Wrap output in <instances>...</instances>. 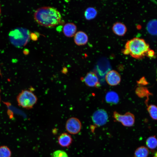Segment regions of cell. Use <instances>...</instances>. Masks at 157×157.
<instances>
[{"instance_id": "14", "label": "cell", "mask_w": 157, "mask_h": 157, "mask_svg": "<svg viewBox=\"0 0 157 157\" xmlns=\"http://www.w3.org/2000/svg\"><path fill=\"white\" fill-rule=\"evenodd\" d=\"M106 102L109 104H116L119 101V97L117 94L113 91H110L106 93L105 96Z\"/></svg>"}, {"instance_id": "4", "label": "cell", "mask_w": 157, "mask_h": 157, "mask_svg": "<svg viewBox=\"0 0 157 157\" xmlns=\"http://www.w3.org/2000/svg\"><path fill=\"white\" fill-rule=\"evenodd\" d=\"M17 100L19 106L28 109L32 108L36 104L38 98L31 91L24 90L17 96Z\"/></svg>"}, {"instance_id": "15", "label": "cell", "mask_w": 157, "mask_h": 157, "mask_svg": "<svg viewBox=\"0 0 157 157\" xmlns=\"http://www.w3.org/2000/svg\"><path fill=\"white\" fill-rule=\"evenodd\" d=\"M97 14V10L95 8L92 7H89L86 9L84 16L86 19L90 20L94 18Z\"/></svg>"}, {"instance_id": "3", "label": "cell", "mask_w": 157, "mask_h": 157, "mask_svg": "<svg viewBox=\"0 0 157 157\" xmlns=\"http://www.w3.org/2000/svg\"><path fill=\"white\" fill-rule=\"evenodd\" d=\"M9 36L12 44L17 47L21 48L25 46L28 42L30 33L27 29L20 27L10 31Z\"/></svg>"}, {"instance_id": "12", "label": "cell", "mask_w": 157, "mask_h": 157, "mask_svg": "<svg viewBox=\"0 0 157 157\" xmlns=\"http://www.w3.org/2000/svg\"><path fill=\"white\" fill-rule=\"evenodd\" d=\"M76 29V26L74 24L68 23L64 25L63 32L64 35L67 37H71L75 35Z\"/></svg>"}, {"instance_id": "22", "label": "cell", "mask_w": 157, "mask_h": 157, "mask_svg": "<svg viewBox=\"0 0 157 157\" xmlns=\"http://www.w3.org/2000/svg\"><path fill=\"white\" fill-rule=\"evenodd\" d=\"M154 51L150 49L148 51L147 55L149 57H152L154 56Z\"/></svg>"}, {"instance_id": "21", "label": "cell", "mask_w": 157, "mask_h": 157, "mask_svg": "<svg viewBox=\"0 0 157 157\" xmlns=\"http://www.w3.org/2000/svg\"><path fill=\"white\" fill-rule=\"evenodd\" d=\"M51 157H68L67 153L64 151L58 150L54 151L51 154Z\"/></svg>"}, {"instance_id": "26", "label": "cell", "mask_w": 157, "mask_h": 157, "mask_svg": "<svg viewBox=\"0 0 157 157\" xmlns=\"http://www.w3.org/2000/svg\"><path fill=\"white\" fill-rule=\"evenodd\" d=\"M156 73H157V70H156Z\"/></svg>"}, {"instance_id": "2", "label": "cell", "mask_w": 157, "mask_h": 157, "mask_svg": "<svg viewBox=\"0 0 157 157\" xmlns=\"http://www.w3.org/2000/svg\"><path fill=\"white\" fill-rule=\"evenodd\" d=\"M149 50V45L144 39L135 37L127 42L122 52L134 58L140 59L147 55Z\"/></svg>"}, {"instance_id": "28", "label": "cell", "mask_w": 157, "mask_h": 157, "mask_svg": "<svg viewBox=\"0 0 157 157\" xmlns=\"http://www.w3.org/2000/svg\"></svg>"}, {"instance_id": "7", "label": "cell", "mask_w": 157, "mask_h": 157, "mask_svg": "<svg viewBox=\"0 0 157 157\" xmlns=\"http://www.w3.org/2000/svg\"><path fill=\"white\" fill-rule=\"evenodd\" d=\"M81 124L80 120L75 117L69 118L65 124V128L69 133L76 134L78 133L81 128Z\"/></svg>"}, {"instance_id": "1", "label": "cell", "mask_w": 157, "mask_h": 157, "mask_svg": "<svg viewBox=\"0 0 157 157\" xmlns=\"http://www.w3.org/2000/svg\"><path fill=\"white\" fill-rule=\"evenodd\" d=\"M35 21L40 25L46 27H52L58 24L61 19L60 13L51 7H42L38 8L34 15Z\"/></svg>"}, {"instance_id": "19", "label": "cell", "mask_w": 157, "mask_h": 157, "mask_svg": "<svg viewBox=\"0 0 157 157\" xmlns=\"http://www.w3.org/2000/svg\"><path fill=\"white\" fill-rule=\"evenodd\" d=\"M147 110L151 118L157 120V106L154 105H150L147 107Z\"/></svg>"}, {"instance_id": "24", "label": "cell", "mask_w": 157, "mask_h": 157, "mask_svg": "<svg viewBox=\"0 0 157 157\" xmlns=\"http://www.w3.org/2000/svg\"><path fill=\"white\" fill-rule=\"evenodd\" d=\"M23 52L24 54L26 55L28 53L29 51L28 49H25L23 50Z\"/></svg>"}, {"instance_id": "20", "label": "cell", "mask_w": 157, "mask_h": 157, "mask_svg": "<svg viewBox=\"0 0 157 157\" xmlns=\"http://www.w3.org/2000/svg\"><path fill=\"white\" fill-rule=\"evenodd\" d=\"M11 155V151L7 146L0 147V157H10Z\"/></svg>"}, {"instance_id": "13", "label": "cell", "mask_w": 157, "mask_h": 157, "mask_svg": "<svg viewBox=\"0 0 157 157\" xmlns=\"http://www.w3.org/2000/svg\"><path fill=\"white\" fill-rule=\"evenodd\" d=\"M112 29L115 34L119 36H123L127 31V28L125 25L119 22H116L114 24Z\"/></svg>"}, {"instance_id": "23", "label": "cell", "mask_w": 157, "mask_h": 157, "mask_svg": "<svg viewBox=\"0 0 157 157\" xmlns=\"http://www.w3.org/2000/svg\"><path fill=\"white\" fill-rule=\"evenodd\" d=\"M7 112L8 115L10 116L12 115H13V112L9 109H8V110Z\"/></svg>"}, {"instance_id": "9", "label": "cell", "mask_w": 157, "mask_h": 157, "mask_svg": "<svg viewBox=\"0 0 157 157\" xmlns=\"http://www.w3.org/2000/svg\"><path fill=\"white\" fill-rule=\"evenodd\" d=\"M85 84L90 87L99 88L100 83L96 74L92 72L88 73L83 79Z\"/></svg>"}, {"instance_id": "25", "label": "cell", "mask_w": 157, "mask_h": 157, "mask_svg": "<svg viewBox=\"0 0 157 157\" xmlns=\"http://www.w3.org/2000/svg\"><path fill=\"white\" fill-rule=\"evenodd\" d=\"M0 75L1 76V77H2V75H1V70H0Z\"/></svg>"}, {"instance_id": "10", "label": "cell", "mask_w": 157, "mask_h": 157, "mask_svg": "<svg viewBox=\"0 0 157 157\" xmlns=\"http://www.w3.org/2000/svg\"><path fill=\"white\" fill-rule=\"evenodd\" d=\"M74 42L79 46L86 44L88 41V37L84 32L80 31L77 32L74 35Z\"/></svg>"}, {"instance_id": "27", "label": "cell", "mask_w": 157, "mask_h": 157, "mask_svg": "<svg viewBox=\"0 0 157 157\" xmlns=\"http://www.w3.org/2000/svg\"></svg>"}, {"instance_id": "16", "label": "cell", "mask_w": 157, "mask_h": 157, "mask_svg": "<svg viewBox=\"0 0 157 157\" xmlns=\"http://www.w3.org/2000/svg\"><path fill=\"white\" fill-rule=\"evenodd\" d=\"M149 154L148 149L144 146L139 147L134 152L135 157H147Z\"/></svg>"}, {"instance_id": "8", "label": "cell", "mask_w": 157, "mask_h": 157, "mask_svg": "<svg viewBox=\"0 0 157 157\" xmlns=\"http://www.w3.org/2000/svg\"><path fill=\"white\" fill-rule=\"evenodd\" d=\"M105 79L108 85L114 86L117 85L120 83L121 78L120 75L117 71L111 70L107 73Z\"/></svg>"}, {"instance_id": "18", "label": "cell", "mask_w": 157, "mask_h": 157, "mask_svg": "<svg viewBox=\"0 0 157 157\" xmlns=\"http://www.w3.org/2000/svg\"><path fill=\"white\" fill-rule=\"evenodd\" d=\"M147 147L150 149H154L157 147V139L155 136L148 138L146 140Z\"/></svg>"}, {"instance_id": "5", "label": "cell", "mask_w": 157, "mask_h": 157, "mask_svg": "<svg viewBox=\"0 0 157 157\" xmlns=\"http://www.w3.org/2000/svg\"><path fill=\"white\" fill-rule=\"evenodd\" d=\"M113 117L116 121L121 123L122 125L125 126H131L135 123L134 116L130 112H127L124 115H121L116 111H114Z\"/></svg>"}, {"instance_id": "11", "label": "cell", "mask_w": 157, "mask_h": 157, "mask_svg": "<svg viewBox=\"0 0 157 157\" xmlns=\"http://www.w3.org/2000/svg\"><path fill=\"white\" fill-rule=\"evenodd\" d=\"M72 139L71 136L68 133H62L58 138L59 144L63 147H67L72 144Z\"/></svg>"}, {"instance_id": "17", "label": "cell", "mask_w": 157, "mask_h": 157, "mask_svg": "<svg viewBox=\"0 0 157 157\" xmlns=\"http://www.w3.org/2000/svg\"><path fill=\"white\" fill-rule=\"evenodd\" d=\"M147 29L152 35H157V20L154 19L150 21L147 24Z\"/></svg>"}, {"instance_id": "6", "label": "cell", "mask_w": 157, "mask_h": 157, "mask_svg": "<svg viewBox=\"0 0 157 157\" xmlns=\"http://www.w3.org/2000/svg\"><path fill=\"white\" fill-rule=\"evenodd\" d=\"M92 121L95 126L99 127L103 126L107 122L108 116L106 111L103 109L96 110L92 116Z\"/></svg>"}]
</instances>
